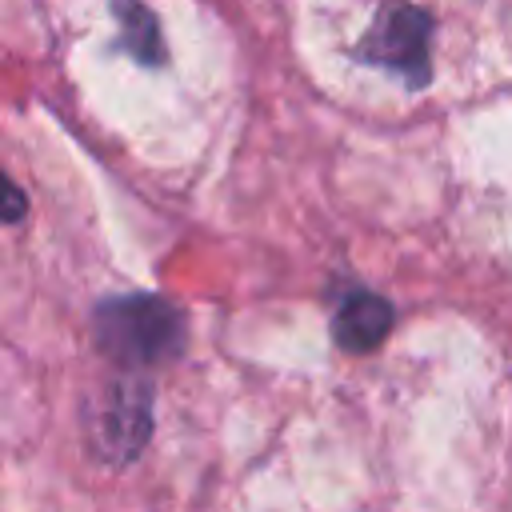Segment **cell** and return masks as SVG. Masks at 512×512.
<instances>
[{"mask_svg":"<svg viewBox=\"0 0 512 512\" xmlns=\"http://www.w3.org/2000/svg\"><path fill=\"white\" fill-rule=\"evenodd\" d=\"M96 340L112 360L128 368H148L180 352L184 324L156 296H120L96 308Z\"/></svg>","mask_w":512,"mask_h":512,"instance_id":"obj_1","label":"cell"},{"mask_svg":"<svg viewBox=\"0 0 512 512\" xmlns=\"http://www.w3.org/2000/svg\"><path fill=\"white\" fill-rule=\"evenodd\" d=\"M148 432H152V404H148V388L136 380L112 384L96 400V412L88 416L92 452L108 464H124V460L140 456Z\"/></svg>","mask_w":512,"mask_h":512,"instance_id":"obj_3","label":"cell"},{"mask_svg":"<svg viewBox=\"0 0 512 512\" xmlns=\"http://www.w3.org/2000/svg\"><path fill=\"white\" fill-rule=\"evenodd\" d=\"M116 16H120L128 52H132L140 64H160V60H164V44H160V32H156L152 12H148L140 0H116Z\"/></svg>","mask_w":512,"mask_h":512,"instance_id":"obj_5","label":"cell"},{"mask_svg":"<svg viewBox=\"0 0 512 512\" xmlns=\"http://www.w3.org/2000/svg\"><path fill=\"white\" fill-rule=\"evenodd\" d=\"M4 216H8V220L20 216V188H8V208H4Z\"/></svg>","mask_w":512,"mask_h":512,"instance_id":"obj_6","label":"cell"},{"mask_svg":"<svg viewBox=\"0 0 512 512\" xmlns=\"http://www.w3.org/2000/svg\"><path fill=\"white\" fill-rule=\"evenodd\" d=\"M392 328V304L372 296V292H352L336 320H332V336L344 352H372Z\"/></svg>","mask_w":512,"mask_h":512,"instance_id":"obj_4","label":"cell"},{"mask_svg":"<svg viewBox=\"0 0 512 512\" xmlns=\"http://www.w3.org/2000/svg\"><path fill=\"white\" fill-rule=\"evenodd\" d=\"M428 40H432V24L420 8L412 4H384L380 16L372 20L368 36L360 40L356 56L376 64V68H388L396 76H404V84H424L428 80Z\"/></svg>","mask_w":512,"mask_h":512,"instance_id":"obj_2","label":"cell"}]
</instances>
